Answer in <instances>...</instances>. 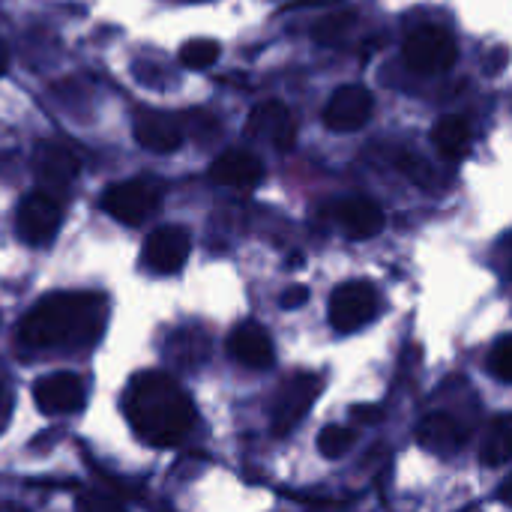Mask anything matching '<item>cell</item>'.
I'll return each mask as SVG.
<instances>
[{
	"mask_svg": "<svg viewBox=\"0 0 512 512\" xmlns=\"http://www.w3.org/2000/svg\"><path fill=\"white\" fill-rule=\"evenodd\" d=\"M123 414L132 432L153 447H174L195 426V405L165 372L135 375L123 393Z\"/></svg>",
	"mask_w": 512,
	"mask_h": 512,
	"instance_id": "cell-1",
	"label": "cell"
},
{
	"mask_svg": "<svg viewBox=\"0 0 512 512\" xmlns=\"http://www.w3.org/2000/svg\"><path fill=\"white\" fill-rule=\"evenodd\" d=\"M105 327V300L99 294H51L21 321L18 339L27 348L93 345Z\"/></svg>",
	"mask_w": 512,
	"mask_h": 512,
	"instance_id": "cell-2",
	"label": "cell"
},
{
	"mask_svg": "<svg viewBox=\"0 0 512 512\" xmlns=\"http://www.w3.org/2000/svg\"><path fill=\"white\" fill-rule=\"evenodd\" d=\"M402 57H405V63L414 72H420V75H438V72H447L456 63L459 48H456V39L444 27L423 24V27H417L405 39Z\"/></svg>",
	"mask_w": 512,
	"mask_h": 512,
	"instance_id": "cell-3",
	"label": "cell"
},
{
	"mask_svg": "<svg viewBox=\"0 0 512 512\" xmlns=\"http://www.w3.org/2000/svg\"><path fill=\"white\" fill-rule=\"evenodd\" d=\"M159 201H162V189L156 183L126 180V183H114L105 189L102 210L123 225H141L159 210Z\"/></svg>",
	"mask_w": 512,
	"mask_h": 512,
	"instance_id": "cell-4",
	"label": "cell"
},
{
	"mask_svg": "<svg viewBox=\"0 0 512 512\" xmlns=\"http://www.w3.org/2000/svg\"><path fill=\"white\" fill-rule=\"evenodd\" d=\"M321 393V378L318 375H294L282 384L276 402H273V420H270V429L276 438H285L291 435L303 417L309 414V408L315 405Z\"/></svg>",
	"mask_w": 512,
	"mask_h": 512,
	"instance_id": "cell-5",
	"label": "cell"
},
{
	"mask_svg": "<svg viewBox=\"0 0 512 512\" xmlns=\"http://www.w3.org/2000/svg\"><path fill=\"white\" fill-rule=\"evenodd\" d=\"M60 222H63V207H60L57 195L48 189H36V192L24 195V201L18 204V216H15L18 237L30 246L48 243L57 234Z\"/></svg>",
	"mask_w": 512,
	"mask_h": 512,
	"instance_id": "cell-6",
	"label": "cell"
},
{
	"mask_svg": "<svg viewBox=\"0 0 512 512\" xmlns=\"http://www.w3.org/2000/svg\"><path fill=\"white\" fill-rule=\"evenodd\" d=\"M378 312V291L369 282H345L330 297V324L339 333L366 327Z\"/></svg>",
	"mask_w": 512,
	"mask_h": 512,
	"instance_id": "cell-7",
	"label": "cell"
},
{
	"mask_svg": "<svg viewBox=\"0 0 512 512\" xmlns=\"http://www.w3.org/2000/svg\"><path fill=\"white\" fill-rule=\"evenodd\" d=\"M192 252V237L180 225L156 228L144 243V264L156 273H177Z\"/></svg>",
	"mask_w": 512,
	"mask_h": 512,
	"instance_id": "cell-8",
	"label": "cell"
},
{
	"mask_svg": "<svg viewBox=\"0 0 512 512\" xmlns=\"http://www.w3.org/2000/svg\"><path fill=\"white\" fill-rule=\"evenodd\" d=\"M372 105L375 99L366 87L360 84L339 87L324 108V126L333 132H357L372 117Z\"/></svg>",
	"mask_w": 512,
	"mask_h": 512,
	"instance_id": "cell-9",
	"label": "cell"
},
{
	"mask_svg": "<svg viewBox=\"0 0 512 512\" xmlns=\"http://www.w3.org/2000/svg\"><path fill=\"white\" fill-rule=\"evenodd\" d=\"M33 399H36V408L45 414H75L84 408L87 390H84V381L78 375L54 372V375H45L36 381Z\"/></svg>",
	"mask_w": 512,
	"mask_h": 512,
	"instance_id": "cell-10",
	"label": "cell"
},
{
	"mask_svg": "<svg viewBox=\"0 0 512 512\" xmlns=\"http://www.w3.org/2000/svg\"><path fill=\"white\" fill-rule=\"evenodd\" d=\"M246 135L252 138H267L273 147H279L282 153H288L297 141V123L291 117V111L282 102H261L249 120H246Z\"/></svg>",
	"mask_w": 512,
	"mask_h": 512,
	"instance_id": "cell-11",
	"label": "cell"
},
{
	"mask_svg": "<svg viewBox=\"0 0 512 512\" xmlns=\"http://www.w3.org/2000/svg\"><path fill=\"white\" fill-rule=\"evenodd\" d=\"M33 174L48 192H63L78 177V156L57 141H42L33 153Z\"/></svg>",
	"mask_w": 512,
	"mask_h": 512,
	"instance_id": "cell-12",
	"label": "cell"
},
{
	"mask_svg": "<svg viewBox=\"0 0 512 512\" xmlns=\"http://www.w3.org/2000/svg\"><path fill=\"white\" fill-rule=\"evenodd\" d=\"M135 141L147 150H156V153H171L183 144V126L177 117L171 114H162V111H141L135 117Z\"/></svg>",
	"mask_w": 512,
	"mask_h": 512,
	"instance_id": "cell-13",
	"label": "cell"
},
{
	"mask_svg": "<svg viewBox=\"0 0 512 512\" xmlns=\"http://www.w3.org/2000/svg\"><path fill=\"white\" fill-rule=\"evenodd\" d=\"M261 177H264L261 159L246 150H228L210 165V180L228 189H255Z\"/></svg>",
	"mask_w": 512,
	"mask_h": 512,
	"instance_id": "cell-14",
	"label": "cell"
},
{
	"mask_svg": "<svg viewBox=\"0 0 512 512\" xmlns=\"http://www.w3.org/2000/svg\"><path fill=\"white\" fill-rule=\"evenodd\" d=\"M228 354L237 363L249 366V369H267L273 363V342H270V336H267V330L261 324L246 321V324L231 330Z\"/></svg>",
	"mask_w": 512,
	"mask_h": 512,
	"instance_id": "cell-15",
	"label": "cell"
},
{
	"mask_svg": "<svg viewBox=\"0 0 512 512\" xmlns=\"http://www.w3.org/2000/svg\"><path fill=\"white\" fill-rule=\"evenodd\" d=\"M465 432L450 414H426L417 426V441L423 450L435 456H453L465 444Z\"/></svg>",
	"mask_w": 512,
	"mask_h": 512,
	"instance_id": "cell-16",
	"label": "cell"
},
{
	"mask_svg": "<svg viewBox=\"0 0 512 512\" xmlns=\"http://www.w3.org/2000/svg\"><path fill=\"white\" fill-rule=\"evenodd\" d=\"M339 225L348 240H369L384 228V210L372 198H348L339 207Z\"/></svg>",
	"mask_w": 512,
	"mask_h": 512,
	"instance_id": "cell-17",
	"label": "cell"
},
{
	"mask_svg": "<svg viewBox=\"0 0 512 512\" xmlns=\"http://www.w3.org/2000/svg\"><path fill=\"white\" fill-rule=\"evenodd\" d=\"M432 144L444 159H465L471 150V126L459 114H447L432 129Z\"/></svg>",
	"mask_w": 512,
	"mask_h": 512,
	"instance_id": "cell-18",
	"label": "cell"
},
{
	"mask_svg": "<svg viewBox=\"0 0 512 512\" xmlns=\"http://www.w3.org/2000/svg\"><path fill=\"white\" fill-rule=\"evenodd\" d=\"M480 462L486 468H504L512 462V414L498 417L489 432H486V441L480 447Z\"/></svg>",
	"mask_w": 512,
	"mask_h": 512,
	"instance_id": "cell-19",
	"label": "cell"
},
{
	"mask_svg": "<svg viewBox=\"0 0 512 512\" xmlns=\"http://www.w3.org/2000/svg\"><path fill=\"white\" fill-rule=\"evenodd\" d=\"M219 42L213 39H189L183 48H180V63L186 69H207L219 60Z\"/></svg>",
	"mask_w": 512,
	"mask_h": 512,
	"instance_id": "cell-20",
	"label": "cell"
},
{
	"mask_svg": "<svg viewBox=\"0 0 512 512\" xmlns=\"http://www.w3.org/2000/svg\"><path fill=\"white\" fill-rule=\"evenodd\" d=\"M351 444H354V432L345 426H327L318 435V453L324 459H342L351 450Z\"/></svg>",
	"mask_w": 512,
	"mask_h": 512,
	"instance_id": "cell-21",
	"label": "cell"
},
{
	"mask_svg": "<svg viewBox=\"0 0 512 512\" xmlns=\"http://www.w3.org/2000/svg\"><path fill=\"white\" fill-rule=\"evenodd\" d=\"M351 24H354V12H333V15H327V18H321L315 24V42L336 45Z\"/></svg>",
	"mask_w": 512,
	"mask_h": 512,
	"instance_id": "cell-22",
	"label": "cell"
},
{
	"mask_svg": "<svg viewBox=\"0 0 512 512\" xmlns=\"http://www.w3.org/2000/svg\"><path fill=\"white\" fill-rule=\"evenodd\" d=\"M489 369H492L495 378L512 384V336H504V339L495 345V351H492V357H489Z\"/></svg>",
	"mask_w": 512,
	"mask_h": 512,
	"instance_id": "cell-23",
	"label": "cell"
},
{
	"mask_svg": "<svg viewBox=\"0 0 512 512\" xmlns=\"http://www.w3.org/2000/svg\"><path fill=\"white\" fill-rule=\"evenodd\" d=\"M306 300H309V288L306 285H291V288H285V294H282V309H300V306H306Z\"/></svg>",
	"mask_w": 512,
	"mask_h": 512,
	"instance_id": "cell-24",
	"label": "cell"
},
{
	"mask_svg": "<svg viewBox=\"0 0 512 512\" xmlns=\"http://www.w3.org/2000/svg\"><path fill=\"white\" fill-rule=\"evenodd\" d=\"M351 417L360 420V423H381L384 408H381V405H354V408H351Z\"/></svg>",
	"mask_w": 512,
	"mask_h": 512,
	"instance_id": "cell-25",
	"label": "cell"
},
{
	"mask_svg": "<svg viewBox=\"0 0 512 512\" xmlns=\"http://www.w3.org/2000/svg\"><path fill=\"white\" fill-rule=\"evenodd\" d=\"M78 507L81 510H120V504L117 501H111V498H78Z\"/></svg>",
	"mask_w": 512,
	"mask_h": 512,
	"instance_id": "cell-26",
	"label": "cell"
},
{
	"mask_svg": "<svg viewBox=\"0 0 512 512\" xmlns=\"http://www.w3.org/2000/svg\"><path fill=\"white\" fill-rule=\"evenodd\" d=\"M492 57H495L492 63L486 60V72H489V75H495V72H501V69L507 66V48H498V51H495Z\"/></svg>",
	"mask_w": 512,
	"mask_h": 512,
	"instance_id": "cell-27",
	"label": "cell"
},
{
	"mask_svg": "<svg viewBox=\"0 0 512 512\" xmlns=\"http://www.w3.org/2000/svg\"><path fill=\"white\" fill-rule=\"evenodd\" d=\"M501 255H504V261H507V273L512 276V234L501 243Z\"/></svg>",
	"mask_w": 512,
	"mask_h": 512,
	"instance_id": "cell-28",
	"label": "cell"
},
{
	"mask_svg": "<svg viewBox=\"0 0 512 512\" xmlns=\"http://www.w3.org/2000/svg\"><path fill=\"white\" fill-rule=\"evenodd\" d=\"M6 63H9V57H6V48L0 45V75L6 72Z\"/></svg>",
	"mask_w": 512,
	"mask_h": 512,
	"instance_id": "cell-29",
	"label": "cell"
}]
</instances>
